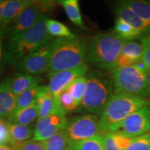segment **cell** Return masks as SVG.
<instances>
[{
	"label": "cell",
	"mask_w": 150,
	"mask_h": 150,
	"mask_svg": "<svg viewBox=\"0 0 150 150\" xmlns=\"http://www.w3.org/2000/svg\"><path fill=\"white\" fill-rule=\"evenodd\" d=\"M46 14L27 31L8 38L4 50V60L16 66L27 56L54 40L47 29Z\"/></svg>",
	"instance_id": "obj_1"
},
{
	"label": "cell",
	"mask_w": 150,
	"mask_h": 150,
	"mask_svg": "<svg viewBox=\"0 0 150 150\" xmlns=\"http://www.w3.org/2000/svg\"><path fill=\"white\" fill-rule=\"evenodd\" d=\"M88 45V39L83 37L54 39L49 71L71 70L85 64Z\"/></svg>",
	"instance_id": "obj_2"
},
{
	"label": "cell",
	"mask_w": 150,
	"mask_h": 150,
	"mask_svg": "<svg viewBox=\"0 0 150 150\" xmlns=\"http://www.w3.org/2000/svg\"><path fill=\"white\" fill-rule=\"evenodd\" d=\"M145 106H150V98L114 93L99 117L101 128L104 134L114 132L129 115Z\"/></svg>",
	"instance_id": "obj_3"
},
{
	"label": "cell",
	"mask_w": 150,
	"mask_h": 150,
	"mask_svg": "<svg viewBox=\"0 0 150 150\" xmlns=\"http://www.w3.org/2000/svg\"><path fill=\"white\" fill-rule=\"evenodd\" d=\"M125 42L114 31L95 35L89 42L86 61L102 70L113 71Z\"/></svg>",
	"instance_id": "obj_4"
},
{
	"label": "cell",
	"mask_w": 150,
	"mask_h": 150,
	"mask_svg": "<svg viewBox=\"0 0 150 150\" xmlns=\"http://www.w3.org/2000/svg\"><path fill=\"white\" fill-rule=\"evenodd\" d=\"M114 93L111 76L101 72L92 73L87 77L85 95L76 111L101 115Z\"/></svg>",
	"instance_id": "obj_5"
},
{
	"label": "cell",
	"mask_w": 150,
	"mask_h": 150,
	"mask_svg": "<svg viewBox=\"0 0 150 150\" xmlns=\"http://www.w3.org/2000/svg\"><path fill=\"white\" fill-rule=\"evenodd\" d=\"M149 71L142 63L115 68L111 74L115 93L150 98L147 79Z\"/></svg>",
	"instance_id": "obj_6"
},
{
	"label": "cell",
	"mask_w": 150,
	"mask_h": 150,
	"mask_svg": "<svg viewBox=\"0 0 150 150\" xmlns=\"http://www.w3.org/2000/svg\"><path fill=\"white\" fill-rule=\"evenodd\" d=\"M65 131L70 145H73L104 134L99 118L93 114H83L73 117L68 121Z\"/></svg>",
	"instance_id": "obj_7"
},
{
	"label": "cell",
	"mask_w": 150,
	"mask_h": 150,
	"mask_svg": "<svg viewBox=\"0 0 150 150\" xmlns=\"http://www.w3.org/2000/svg\"><path fill=\"white\" fill-rule=\"evenodd\" d=\"M57 7V3L53 1H32L18 18L6 27V35L9 38L27 31L38 21L43 14L52 11Z\"/></svg>",
	"instance_id": "obj_8"
},
{
	"label": "cell",
	"mask_w": 150,
	"mask_h": 150,
	"mask_svg": "<svg viewBox=\"0 0 150 150\" xmlns=\"http://www.w3.org/2000/svg\"><path fill=\"white\" fill-rule=\"evenodd\" d=\"M114 132L129 138L150 132V106H145L131 113L120 124Z\"/></svg>",
	"instance_id": "obj_9"
},
{
	"label": "cell",
	"mask_w": 150,
	"mask_h": 150,
	"mask_svg": "<svg viewBox=\"0 0 150 150\" xmlns=\"http://www.w3.org/2000/svg\"><path fill=\"white\" fill-rule=\"evenodd\" d=\"M53 40L22 60L16 66L17 70L20 72L36 76L49 70L53 50Z\"/></svg>",
	"instance_id": "obj_10"
},
{
	"label": "cell",
	"mask_w": 150,
	"mask_h": 150,
	"mask_svg": "<svg viewBox=\"0 0 150 150\" xmlns=\"http://www.w3.org/2000/svg\"><path fill=\"white\" fill-rule=\"evenodd\" d=\"M68 120L66 114H52L47 117L39 119L34 129L33 140L45 141L59 132L66 129Z\"/></svg>",
	"instance_id": "obj_11"
},
{
	"label": "cell",
	"mask_w": 150,
	"mask_h": 150,
	"mask_svg": "<svg viewBox=\"0 0 150 150\" xmlns=\"http://www.w3.org/2000/svg\"><path fill=\"white\" fill-rule=\"evenodd\" d=\"M88 71V65L85 63L71 70L50 72L49 88L56 97H58L74 79L85 76Z\"/></svg>",
	"instance_id": "obj_12"
},
{
	"label": "cell",
	"mask_w": 150,
	"mask_h": 150,
	"mask_svg": "<svg viewBox=\"0 0 150 150\" xmlns=\"http://www.w3.org/2000/svg\"><path fill=\"white\" fill-rule=\"evenodd\" d=\"M37 104L39 107L38 120L42 119L52 114H66L61 106L58 97L50 91L49 86H40Z\"/></svg>",
	"instance_id": "obj_13"
},
{
	"label": "cell",
	"mask_w": 150,
	"mask_h": 150,
	"mask_svg": "<svg viewBox=\"0 0 150 150\" xmlns=\"http://www.w3.org/2000/svg\"><path fill=\"white\" fill-rule=\"evenodd\" d=\"M17 96L11 88V78L5 79L0 83V118L8 120L16 108Z\"/></svg>",
	"instance_id": "obj_14"
},
{
	"label": "cell",
	"mask_w": 150,
	"mask_h": 150,
	"mask_svg": "<svg viewBox=\"0 0 150 150\" xmlns=\"http://www.w3.org/2000/svg\"><path fill=\"white\" fill-rule=\"evenodd\" d=\"M142 54L143 49L141 42L135 40L126 41L118 58L117 67L139 64L142 62Z\"/></svg>",
	"instance_id": "obj_15"
},
{
	"label": "cell",
	"mask_w": 150,
	"mask_h": 150,
	"mask_svg": "<svg viewBox=\"0 0 150 150\" xmlns=\"http://www.w3.org/2000/svg\"><path fill=\"white\" fill-rule=\"evenodd\" d=\"M116 17L127 22L141 33L142 36L147 35L150 31V24L142 20L135 13L122 2L118 4L115 9Z\"/></svg>",
	"instance_id": "obj_16"
},
{
	"label": "cell",
	"mask_w": 150,
	"mask_h": 150,
	"mask_svg": "<svg viewBox=\"0 0 150 150\" xmlns=\"http://www.w3.org/2000/svg\"><path fill=\"white\" fill-rule=\"evenodd\" d=\"M32 1L12 0L8 1L4 8L2 17L0 21V27H7L14 22L22 12L31 4Z\"/></svg>",
	"instance_id": "obj_17"
},
{
	"label": "cell",
	"mask_w": 150,
	"mask_h": 150,
	"mask_svg": "<svg viewBox=\"0 0 150 150\" xmlns=\"http://www.w3.org/2000/svg\"><path fill=\"white\" fill-rule=\"evenodd\" d=\"M42 81L40 76H33L25 73H18L13 77L11 78V88L16 96L23 93L27 90L38 86Z\"/></svg>",
	"instance_id": "obj_18"
},
{
	"label": "cell",
	"mask_w": 150,
	"mask_h": 150,
	"mask_svg": "<svg viewBox=\"0 0 150 150\" xmlns=\"http://www.w3.org/2000/svg\"><path fill=\"white\" fill-rule=\"evenodd\" d=\"M11 147H16L22 142L29 140L34 134L32 127L7 122Z\"/></svg>",
	"instance_id": "obj_19"
},
{
	"label": "cell",
	"mask_w": 150,
	"mask_h": 150,
	"mask_svg": "<svg viewBox=\"0 0 150 150\" xmlns=\"http://www.w3.org/2000/svg\"><path fill=\"white\" fill-rule=\"evenodd\" d=\"M39 117V107L37 102L24 108L14 112L7 120L8 122L29 126Z\"/></svg>",
	"instance_id": "obj_20"
},
{
	"label": "cell",
	"mask_w": 150,
	"mask_h": 150,
	"mask_svg": "<svg viewBox=\"0 0 150 150\" xmlns=\"http://www.w3.org/2000/svg\"><path fill=\"white\" fill-rule=\"evenodd\" d=\"M59 3L64 8L69 20L77 27L84 28L83 18L78 0H62L59 1Z\"/></svg>",
	"instance_id": "obj_21"
},
{
	"label": "cell",
	"mask_w": 150,
	"mask_h": 150,
	"mask_svg": "<svg viewBox=\"0 0 150 150\" xmlns=\"http://www.w3.org/2000/svg\"><path fill=\"white\" fill-rule=\"evenodd\" d=\"M114 32L125 41H132L142 38V35L121 19L116 18Z\"/></svg>",
	"instance_id": "obj_22"
},
{
	"label": "cell",
	"mask_w": 150,
	"mask_h": 150,
	"mask_svg": "<svg viewBox=\"0 0 150 150\" xmlns=\"http://www.w3.org/2000/svg\"><path fill=\"white\" fill-rule=\"evenodd\" d=\"M40 86H35L24 91L17 96L16 108L14 112L29 107L37 102Z\"/></svg>",
	"instance_id": "obj_23"
},
{
	"label": "cell",
	"mask_w": 150,
	"mask_h": 150,
	"mask_svg": "<svg viewBox=\"0 0 150 150\" xmlns=\"http://www.w3.org/2000/svg\"><path fill=\"white\" fill-rule=\"evenodd\" d=\"M86 83H87V78L86 76H80L73 81L65 88L70 94L78 106H80L85 95Z\"/></svg>",
	"instance_id": "obj_24"
},
{
	"label": "cell",
	"mask_w": 150,
	"mask_h": 150,
	"mask_svg": "<svg viewBox=\"0 0 150 150\" xmlns=\"http://www.w3.org/2000/svg\"><path fill=\"white\" fill-rule=\"evenodd\" d=\"M46 24L48 33L53 38L57 37V38H71L76 36L73 34L72 31L66 25L61 23V22L47 18Z\"/></svg>",
	"instance_id": "obj_25"
},
{
	"label": "cell",
	"mask_w": 150,
	"mask_h": 150,
	"mask_svg": "<svg viewBox=\"0 0 150 150\" xmlns=\"http://www.w3.org/2000/svg\"><path fill=\"white\" fill-rule=\"evenodd\" d=\"M128 6L142 20L150 24V2L146 1H122Z\"/></svg>",
	"instance_id": "obj_26"
},
{
	"label": "cell",
	"mask_w": 150,
	"mask_h": 150,
	"mask_svg": "<svg viewBox=\"0 0 150 150\" xmlns=\"http://www.w3.org/2000/svg\"><path fill=\"white\" fill-rule=\"evenodd\" d=\"M45 142V150H66L70 145L65 129L59 131Z\"/></svg>",
	"instance_id": "obj_27"
},
{
	"label": "cell",
	"mask_w": 150,
	"mask_h": 150,
	"mask_svg": "<svg viewBox=\"0 0 150 150\" xmlns=\"http://www.w3.org/2000/svg\"><path fill=\"white\" fill-rule=\"evenodd\" d=\"M125 150H150V132L132 138Z\"/></svg>",
	"instance_id": "obj_28"
},
{
	"label": "cell",
	"mask_w": 150,
	"mask_h": 150,
	"mask_svg": "<svg viewBox=\"0 0 150 150\" xmlns=\"http://www.w3.org/2000/svg\"><path fill=\"white\" fill-rule=\"evenodd\" d=\"M57 97L60 104H61V106L66 113L67 112L76 111L79 108L77 104H76L70 94L66 89L62 91Z\"/></svg>",
	"instance_id": "obj_29"
},
{
	"label": "cell",
	"mask_w": 150,
	"mask_h": 150,
	"mask_svg": "<svg viewBox=\"0 0 150 150\" xmlns=\"http://www.w3.org/2000/svg\"><path fill=\"white\" fill-rule=\"evenodd\" d=\"M102 136L79 142L75 145V147L77 150H105Z\"/></svg>",
	"instance_id": "obj_30"
},
{
	"label": "cell",
	"mask_w": 150,
	"mask_h": 150,
	"mask_svg": "<svg viewBox=\"0 0 150 150\" xmlns=\"http://www.w3.org/2000/svg\"><path fill=\"white\" fill-rule=\"evenodd\" d=\"M102 138L105 150H123L116 140L113 132L103 134Z\"/></svg>",
	"instance_id": "obj_31"
},
{
	"label": "cell",
	"mask_w": 150,
	"mask_h": 150,
	"mask_svg": "<svg viewBox=\"0 0 150 150\" xmlns=\"http://www.w3.org/2000/svg\"><path fill=\"white\" fill-rule=\"evenodd\" d=\"M140 42L143 49L142 63L150 70V36L145 35L140 38Z\"/></svg>",
	"instance_id": "obj_32"
},
{
	"label": "cell",
	"mask_w": 150,
	"mask_h": 150,
	"mask_svg": "<svg viewBox=\"0 0 150 150\" xmlns=\"http://www.w3.org/2000/svg\"><path fill=\"white\" fill-rule=\"evenodd\" d=\"M18 150H45V142L29 140L16 146Z\"/></svg>",
	"instance_id": "obj_33"
},
{
	"label": "cell",
	"mask_w": 150,
	"mask_h": 150,
	"mask_svg": "<svg viewBox=\"0 0 150 150\" xmlns=\"http://www.w3.org/2000/svg\"><path fill=\"white\" fill-rule=\"evenodd\" d=\"M10 144V138L7 127V122L0 120V146L8 145Z\"/></svg>",
	"instance_id": "obj_34"
},
{
	"label": "cell",
	"mask_w": 150,
	"mask_h": 150,
	"mask_svg": "<svg viewBox=\"0 0 150 150\" xmlns=\"http://www.w3.org/2000/svg\"><path fill=\"white\" fill-rule=\"evenodd\" d=\"M6 35V27H0V65L2 63L4 60V50L2 41Z\"/></svg>",
	"instance_id": "obj_35"
},
{
	"label": "cell",
	"mask_w": 150,
	"mask_h": 150,
	"mask_svg": "<svg viewBox=\"0 0 150 150\" xmlns=\"http://www.w3.org/2000/svg\"><path fill=\"white\" fill-rule=\"evenodd\" d=\"M8 1H4L2 3L0 4V21H1V17H2V13H3V11L4 8L5 6L6 5V4L8 3Z\"/></svg>",
	"instance_id": "obj_36"
},
{
	"label": "cell",
	"mask_w": 150,
	"mask_h": 150,
	"mask_svg": "<svg viewBox=\"0 0 150 150\" xmlns=\"http://www.w3.org/2000/svg\"><path fill=\"white\" fill-rule=\"evenodd\" d=\"M0 150H11V147H9L8 145L0 146Z\"/></svg>",
	"instance_id": "obj_37"
},
{
	"label": "cell",
	"mask_w": 150,
	"mask_h": 150,
	"mask_svg": "<svg viewBox=\"0 0 150 150\" xmlns=\"http://www.w3.org/2000/svg\"><path fill=\"white\" fill-rule=\"evenodd\" d=\"M66 150H77V149L75 147V145H70L68 147H67V149Z\"/></svg>",
	"instance_id": "obj_38"
},
{
	"label": "cell",
	"mask_w": 150,
	"mask_h": 150,
	"mask_svg": "<svg viewBox=\"0 0 150 150\" xmlns=\"http://www.w3.org/2000/svg\"><path fill=\"white\" fill-rule=\"evenodd\" d=\"M147 79L148 86H149V88H150V71H149V72H148Z\"/></svg>",
	"instance_id": "obj_39"
},
{
	"label": "cell",
	"mask_w": 150,
	"mask_h": 150,
	"mask_svg": "<svg viewBox=\"0 0 150 150\" xmlns=\"http://www.w3.org/2000/svg\"><path fill=\"white\" fill-rule=\"evenodd\" d=\"M11 150H18V149L15 147H11Z\"/></svg>",
	"instance_id": "obj_40"
},
{
	"label": "cell",
	"mask_w": 150,
	"mask_h": 150,
	"mask_svg": "<svg viewBox=\"0 0 150 150\" xmlns=\"http://www.w3.org/2000/svg\"><path fill=\"white\" fill-rule=\"evenodd\" d=\"M3 0H0V4H1V3H2L3 2Z\"/></svg>",
	"instance_id": "obj_41"
},
{
	"label": "cell",
	"mask_w": 150,
	"mask_h": 150,
	"mask_svg": "<svg viewBox=\"0 0 150 150\" xmlns=\"http://www.w3.org/2000/svg\"><path fill=\"white\" fill-rule=\"evenodd\" d=\"M146 35H149V36H150V31L149 32V33H148V34Z\"/></svg>",
	"instance_id": "obj_42"
},
{
	"label": "cell",
	"mask_w": 150,
	"mask_h": 150,
	"mask_svg": "<svg viewBox=\"0 0 150 150\" xmlns=\"http://www.w3.org/2000/svg\"><path fill=\"white\" fill-rule=\"evenodd\" d=\"M1 120V118H0V120Z\"/></svg>",
	"instance_id": "obj_43"
}]
</instances>
